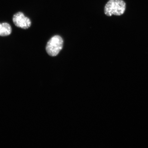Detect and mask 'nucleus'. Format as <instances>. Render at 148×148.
<instances>
[{
  "instance_id": "nucleus-1",
  "label": "nucleus",
  "mask_w": 148,
  "mask_h": 148,
  "mask_svg": "<svg viewBox=\"0 0 148 148\" xmlns=\"http://www.w3.org/2000/svg\"><path fill=\"white\" fill-rule=\"evenodd\" d=\"M126 3L123 0H109L104 8L105 14L108 16H120L124 13Z\"/></svg>"
},
{
  "instance_id": "nucleus-3",
  "label": "nucleus",
  "mask_w": 148,
  "mask_h": 148,
  "mask_svg": "<svg viewBox=\"0 0 148 148\" xmlns=\"http://www.w3.org/2000/svg\"><path fill=\"white\" fill-rule=\"evenodd\" d=\"M13 21L16 26L26 29L30 27L31 22L30 19L26 17L23 12H18L14 15Z\"/></svg>"
},
{
  "instance_id": "nucleus-4",
  "label": "nucleus",
  "mask_w": 148,
  "mask_h": 148,
  "mask_svg": "<svg viewBox=\"0 0 148 148\" xmlns=\"http://www.w3.org/2000/svg\"><path fill=\"white\" fill-rule=\"evenodd\" d=\"M12 32V27L9 23H0V36H8Z\"/></svg>"
},
{
  "instance_id": "nucleus-2",
  "label": "nucleus",
  "mask_w": 148,
  "mask_h": 148,
  "mask_svg": "<svg viewBox=\"0 0 148 148\" xmlns=\"http://www.w3.org/2000/svg\"><path fill=\"white\" fill-rule=\"evenodd\" d=\"M63 40L60 36H55L51 38L46 45V50L50 56L54 57L58 55L62 49Z\"/></svg>"
}]
</instances>
